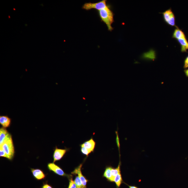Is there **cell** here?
<instances>
[{
    "label": "cell",
    "mask_w": 188,
    "mask_h": 188,
    "mask_svg": "<svg viewBox=\"0 0 188 188\" xmlns=\"http://www.w3.org/2000/svg\"><path fill=\"white\" fill-rule=\"evenodd\" d=\"M77 188H79V187H77Z\"/></svg>",
    "instance_id": "26"
},
{
    "label": "cell",
    "mask_w": 188,
    "mask_h": 188,
    "mask_svg": "<svg viewBox=\"0 0 188 188\" xmlns=\"http://www.w3.org/2000/svg\"><path fill=\"white\" fill-rule=\"evenodd\" d=\"M81 151L83 154H84L87 156H88V155L92 152L89 150H88V149L84 147H81Z\"/></svg>",
    "instance_id": "19"
},
{
    "label": "cell",
    "mask_w": 188,
    "mask_h": 188,
    "mask_svg": "<svg viewBox=\"0 0 188 188\" xmlns=\"http://www.w3.org/2000/svg\"><path fill=\"white\" fill-rule=\"evenodd\" d=\"M123 179L122 176L121 171L118 173L117 175L116 176L114 182H115L117 187L119 188L120 187L121 184L122 183Z\"/></svg>",
    "instance_id": "15"
},
{
    "label": "cell",
    "mask_w": 188,
    "mask_h": 188,
    "mask_svg": "<svg viewBox=\"0 0 188 188\" xmlns=\"http://www.w3.org/2000/svg\"><path fill=\"white\" fill-rule=\"evenodd\" d=\"M162 14L166 23L171 26H176L175 16L171 9L165 11Z\"/></svg>",
    "instance_id": "4"
},
{
    "label": "cell",
    "mask_w": 188,
    "mask_h": 188,
    "mask_svg": "<svg viewBox=\"0 0 188 188\" xmlns=\"http://www.w3.org/2000/svg\"><path fill=\"white\" fill-rule=\"evenodd\" d=\"M0 156L1 157H6V158L10 160L12 159L11 157H10L9 155H8L1 148H0Z\"/></svg>",
    "instance_id": "18"
},
{
    "label": "cell",
    "mask_w": 188,
    "mask_h": 188,
    "mask_svg": "<svg viewBox=\"0 0 188 188\" xmlns=\"http://www.w3.org/2000/svg\"><path fill=\"white\" fill-rule=\"evenodd\" d=\"M184 72L186 76L188 77V69L184 70Z\"/></svg>",
    "instance_id": "24"
},
{
    "label": "cell",
    "mask_w": 188,
    "mask_h": 188,
    "mask_svg": "<svg viewBox=\"0 0 188 188\" xmlns=\"http://www.w3.org/2000/svg\"><path fill=\"white\" fill-rule=\"evenodd\" d=\"M98 14L101 21L106 25L109 31L112 32L114 28L112 25L114 22V15L112 10L108 6L106 9L99 11Z\"/></svg>",
    "instance_id": "1"
},
{
    "label": "cell",
    "mask_w": 188,
    "mask_h": 188,
    "mask_svg": "<svg viewBox=\"0 0 188 188\" xmlns=\"http://www.w3.org/2000/svg\"><path fill=\"white\" fill-rule=\"evenodd\" d=\"M32 172L35 177L38 180H41L45 178V176L43 171L41 170L32 169Z\"/></svg>",
    "instance_id": "11"
},
{
    "label": "cell",
    "mask_w": 188,
    "mask_h": 188,
    "mask_svg": "<svg viewBox=\"0 0 188 188\" xmlns=\"http://www.w3.org/2000/svg\"><path fill=\"white\" fill-rule=\"evenodd\" d=\"M66 150L57 148L55 149L53 154V162L61 159L66 153Z\"/></svg>",
    "instance_id": "7"
},
{
    "label": "cell",
    "mask_w": 188,
    "mask_h": 188,
    "mask_svg": "<svg viewBox=\"0 0 188 188\" xmlns=\"http://www.w3.org/2000/svg\"><path fill=\"white\" fill-rule=\"evenodd\" d=\"M77 186L75 182L71 178L70 182V184L68 188H77Z\"/></svg>",
    "instance_id": "20"
},
{
    "label": "cell",
    "mask_w": 188,
    "mask_h": 188,
    "mask_svg": "<svg viewBox=\"0 0 188 188\" xmlns=\"http://www.w3.org/2000/svg\"><path fill=\"white\" fill-rule=\"evenodd\" d=\"M112 168L111 167H107L105 170V171L103 175V176L107 179L109 181H110V178H111L112 177L111 171Z\"/></svg>",
    "instance_id": "16"
},
{
    "label": "cell",
    "mask_w": 188,
    "mask_h": 188,
    "mask_svg": "<svg viewBox=\"0 0 188 188\" xmlns=\"http://www.w3.org/2000/svg\"><path fill=\"white\" fill-rule=\"evenodd\" d=\"M0 148L3 150L8 155L12 158L15 153V150L12 137L10 134L3 143L0 145Z\"/></svg>",
    "instance_id": "2"
},
{
    "label": "cell",
    "mask_w": 188,
    "mask_h": 188,
    "mask_svg": "<svg viewBox=\"0 0 188 188\" xmlns=\"http://www.w3.org/2000/svg\"><path fill=\"white\" fill-rule=\"evenodd\" d=\"M82 167V164L80 165L78 167L75 169L73 172L71 173L75 174V175L77 174L80 179H81L83 187L84 188H87V185L88 180L82 174L81 172Z\"/></svg>",
    "instance_id": "5"
},
{
    "label": "cell",
    "mask_w": 188,
    "mask_h": 188,
    "mask_svg": "<svg viewBox=\"0 0 188 188\" xmlns=\"http://www.w3.org/2000/svg\"><path fill=\"white\" fill-rule=\"evenodd\" d=\"M120 171V164L118 165L117 168H112L111 171L112 177L111 178H110V182H114L116 176Z\"/></svg>",
    "instance_id": "14"
},
{
    "label": "cell",
    "mask_w": 188,
    "mask_h": 188,
    "mask_svg": "<svg viewBox=\"0 0 188 188\" xmlns=\"http://www.w3.org/2000/svg\"><path fill=\"white\" fill-rule=\"evenodd\" d=\"M48 167L49 170L53 171L54 173L57 175L61 176H68L67 174L65 173L64 171L54 163H50L48 165Z\"/></svg>",
    "instance_id": "6"
},
{
    "label": "cell",
    "mask_w": 188,
    "mask_h": 188,
    "mask_svg": "<svg viewBox=\"0 0 188 188\" xmlns=\"http://www.w3.org/2000/svg\"><path fill=\"white\" fill-rule=\"evenodd\" d=\"M129 188H138L137 187L134 186H128Z\"/></svg>",
    "instance_id": "25"
},
{
    "label": "cell",
    "mask_w": 188,
    "mask_h": 188,
    "mask_svg": "<svg viewBox=\"0 0 188 188\" xmlns=\"http://www.w3.org/2000/svg\"><path fill=\"white\" fill-rule=\"evenodd\" d=\"M173 37L176 39L177 40L179 39L186 38L184 32L178 28H177L174 30Z\"/></svg>",
    "instance_id": "13"
},
{
    "label": "cell",
    "mask_w": 188,
    "mask_h": 188,
    "mask_svg": "<svg viewBox=\"0 0 188 188\" xmlns=\"http://www.w3.org/2000/svg\"><path fill=\"white\" fill-rule=\"evenodd\" d=\"M116 134H117V138H116V139H116V140H117V142L118 147L119 148H120V142H119V138L118 133L117 131H116Z\"/></svg>",
    "instance_id": "22"
},
{
    "label": "cell",
    "mask_w": 188,
    "mask_h": 188,
    "mask_svg": "<svg viewBox=\"0 0 188 188\" xmlns=\"http://www.w3.org/2000/svg\"><path fill=\"white\" fill-rule=\"evenodd\" d=\"M184 68L185 69L188 68V56L184 60Z\"/></svg>",
    "instance_id": "21"
},
{
    "label": "cell",
    "mask_w": 188,
    "mask_h": 188,
    "mask_svg": "<svg viewBox=\"0 0 188 188\" xmlns=\"http://www.w3.org/2000/svg\"><path fill=\"white\" fill-rule=\"evenodd\" d=\"M106 0H102V1L95 3L92 2H86L82 6L83 9L88 11L91 9H96L98 11L106 9L108 7L107 5Z\"/></svg>",
    "instance_id": "3"
},
{
    "label": "cell",
    "mask_w": 188,
    "mask_h": 188,
    "mask_svg": "<svg viewBox=\"0 0 188 188\" xmlns=\"http://www.w3.org/2000/svg\"><path fill=\"white\" fill-rule=\"evenodd\" d=\"M42 188H52L51 186H50V185H49L47 184H44L43 185Z\"/></svg>",
    "instance_id": "23"
},
{
    "label": "cell",
    "mask_w": 188,
    "mask_h": 188,
    "mask_svg": "<svg viewBox=\"0 0 188 188\" xmlns=\"http://www.w3.org/2000/svg\"><path fill=\"white\" fill-rule=\"evenodd\" d=\"M11 120L10 118L6 116H1L0 117V124L3 128H7L10 125Z\"/></svg>",
    "instance_id": "9"
},
{
    "label": "cell",
    "mask_w": 188,
    "mask_h": 188,
    "mask_svg": "<svg viewBox=\"0 0 188 188\" xmlns=\"http://www.w3.org/2000/svg\"><path fill=\"white\" fill-rule=\"evenodd\" d=\"M177 40L181 46V51L186 52L188 49V41L186 38L179 39Z\"/></svg>",
    "instance_id": "12"
},
{
    "label": "cell",
    "mask_w": 188,
    "mask_h": 188,
    "mask_svg": "<svg viewBox=\"0 0 188 188\" xmlns=\"http://www.w3.org/2000/svg\"><path fill=\"white\" fill-rule=\"evenodd\" d=\"M74 182H75L77 187L84 188L83 186L82 182L79 176H76Z\"/></svg>",
    "instance_id": "17"
},
{
    "label": "cell",
    "mask_w": 188,
    "mask_h": 188,
    "mask_svg": "<svg viewBox=\"0 0 188 188\" xmlns=\"http://www.w3.org/2000/svg\"><path fill=\"white\" fill-rule=\"evenodd\" d=\"M10 135L7 130L4 128L0 129V145L2 144L7 137Z\"/></svg>",
    "instance_id": "10"
},
{
    "label": "cell",
    "mask_w": 188,
    "mask_h": 188,
    "mask_svg": "<svg viewBox=\"0 0 188 188\" xmlns=\"http://www.w3.org/2000/svg\"><path fill=\"white\" fill-rule=\"evenodd\" d=\"M96 145V143L95 141L92 139L91 138L89 140H88L86 142H85L83 144L81 145V147H84L89 150L93 152L94 149H95Z\"/></svg>",
    "instance_id": "8"
}]
</instances>
